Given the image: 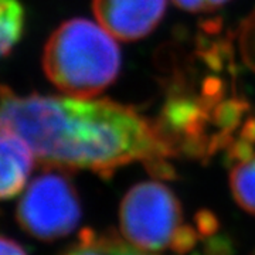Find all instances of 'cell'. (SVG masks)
<instances>
[{
	"instance_id": "1",
	"label": "cell",
	"mask_w": 255,
	"mask_h": 255,
	"mask_svg": "<svg viewBox=\"0 0 255 255\" xmlns=\"http://www.w3.org/2000/svg\"><path fill=\"white\" fill-rule=\"evenodd\" d=\"M0 132L23 139L37 160L53 169L90 170L111 177L127 164L173 179V159L155 122L130 105L70 95L17 97L0 90Z\"/></svg>"
},
{
	"instance_id": "2",
	"label": "cell",
	"mask_w": 255,
	"mask_h": 255,
	"mask_svg": "<svg viewBox=\"0 0 255 255\" xmlns=\"http://www.w3.org/2000/svg\"><path fill=\"white\" fill-rule=\"evenodd\" d=\"M164 102L153 119L172 157L207 160L221 150L230 162L255 147V115L237 90L234 50L220 26L196 37L191 51H170Z\"/></svg>"
},
{
	"instance_id": "3",
	"label": "cell",
	"mask_w": 255,
	"mask_h": 255,
	"mask_svg": "<svg viewBox=\"0 0 255 255\" xmlns=\"http://www.w3.org/2000/svg\"><path fill=\"white\" fill-rule=\"evenodd\" d=\"M122 55L115 37L88 18L64 21L47 40L43 70L64 95L94 98L118 78Z\"/></svg>"
},
{
	"instance_id": "4",
	"label": "cell",
	"mask_w": 255,
	"mask_h": 255,
	"mask_svg": "<svg viewBox=\"0 0 255 255\" xmlns=\"http://www.w3.org/2000/svg\"><path fill=\"white\" fill-rule=\"evenodd\" d=\"M119 226L128 243L146 253L186 254L203 237L197 224L184 221L173 190L156 180L137 183L128 190L119 209Z\"/></svg>"
},
{
	"instance_id": "5",
	"label": "cell",
	"mask_w": 255,
	"mask_h": 255,
	"mask_svg": "<svg viewBox=\"0 0 255 255\" xmlns=\"http://www.w3.org/2000/svg\"><path fill=\"white\" fill-rule=\"evenodd\" d=\"M17 220L26 233L43 241L73 233L81 220V203L71 180L54 170L37 176L18 201Z\"/></svg>"
},
{
	"instance_id": "6",
	"label": "cell",
	"mask_w": 255,
	"mask_h": 255,
	"mask_svg": "<svg viewBox=\"0 0 255 255\" xmlns=\"http://www.w3.org/2000/svg\"><path fill=\"white\" fill-rule=\"evenodd\" d=\"M167 0H92L102 27L122 41H136L155 30L166 13Z\"/></svg>"
},
{
	"instance_id": "7",
	"label": "cell",
	"mask_w": 255,
	"mask_h": 255,
	"mask_svg": "<svg viewBox=\"0 0 255 255\" xmlns=\"http://www.w3.org/2000/svg\"><path fill=\"white\" fill-rule=\"evenodd\" d=\"M28 145L13 133L0 132V200L18 194L34 166Z\"/></svg>"
},
{
	"instance_id": "8",
	"label": "cell",
	"mask_w": 255,
	"mask_h": 255,
	"mask_svg": "<svg viewBox=\"0 0 255 255\" xmlns=\"http://www.w3.org/2000/svg\"><path fill=\"white\" fill-rule=\"evenodd\" d=\"M63 255H152L139 250L114 233H95L85 228L78 241Z\"/></svg>"
},
{
	"instance_id": "9",
	"label": "cell",
	"mask_w": 255,
	"mask_h": 255,
	"mask_svg": "<svg viewBox=\"0 0 255 255\" xmlns=\"http://www.w3.org/2000/svg\"><path fill=\"white\" fill-rule=\"evenodd\" d=\"M230 187L238 206L255 216V149L231 163Z\"/></svg>"
},
{
	"instance_id": "10",
	"label": "cell",
	"mask_w": 255,
	"mask_h": 255,
	"mask_svg": "<svg viewBox=\"0 0 255 255\" xmlns=\"http://www.w3.org/2000/svg\"><path fill=\"white\" fill-rule=\"evenodd\" d=\"M26 23L20 0H0V58L7 55L23 36Z\"/></svg>"
},
{
	"instance_id": "11",
	"label": "cell",
	"mask_w": 255,
	"mask_h": 255,
	"mask_svg": "<svg viewBox=\"0 0 255 255\" xmlns=\"http://www.w3.org/2000/svg\"><path fill=\"white\" fill-rule=\"evenodd\" d=\"M240 55L247 67L255 73V9L247 16L237 34Z\"/></svg>"
},
{
	"instance_id": "12",
	"label": "cell",
	"mask_w": 255,
	"mask_h": 255,
	"mask_svg": "<svg viewBox=\"0 0 255 255\" xmlns=\"http://www.w3.org/2000/svg\"><path fill=\"white\" fill-rule=\"evenodd\" d=\"M231 0H173V3L182 10L190 13H203V11H213Z\"/></svg>"
},
{
	"instance_id": "13",
	"label": "cell",
	"mask_w": 255,
	"mask_h": 255,
	"mask_svg": "<svg viewBox=\"0 0 255 255\" xmlns=\"http://www.w3.org/2000/svg\"><path fill=\"white\" fill-rule=\"evenodd\" d=\"M0 255H27L16 241L0 237Z\"/></svg>"
}]
</instances>
